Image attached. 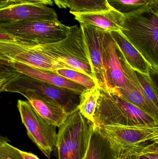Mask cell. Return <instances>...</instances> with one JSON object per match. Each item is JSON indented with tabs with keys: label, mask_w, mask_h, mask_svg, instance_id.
<instances>
[{
	"label": "cell",
	"mask_w": 158,
	"mask_h": 159,
	"mask_svg": "<svg viewBox=\"0 0 158 159\" xmlns=\"http://www.w3.org/2000/svg\"><path fill=\"white\" fill-rule=\"evenodd\" d=\"M121 32L152 68L158 70V5L123 14Z\"/></svg>",
	"instance_id": "cell-1"
},
{
	"label": "cell",
	"mask_w": 158,
	"mask_h": 159,
	"mask_svg": "<svg viewBox=\"0 0 158 159\" xmlns=\"http://www.w3.org/2000/svg\"><path fill=\"white\" fill-rule=\"evenodd\" d=\"M0 65L1 92H33L59 104L68 115L79 109L81 93L32 78L2 62Z\"/></svg>",
	"instance_id": "cell-2"
},
{
	"label": "cell",
	"mask_w": 158,
	"mask_h": 159,
	"mask_svg": "<svg viewBox=\"0 0 158 159\" xmlns=\"http://www.w3.org/2000/svg\"><path fill=\"white\" fill-rule=\"evenodd\" d=\"M95 126H124L156 124L154 118L118 94L100 89V96L94 116Z\"/></svg>",
	"instance_id": "cell-3"
},
{
	"label": "cell",
	"mask_w": 158,
	"mask_h": 159,
	"mask_svg": "<svg viewBox=\"0 0 158 159\" xmlns=\"http://www.w3.org/2000/svg\"><path fill=\"white\" fill-rule=\"evenodd\" d=\"M94 128L79 109L69 114L58 133V159H84Z\"/></svg>",
	"instance_id": "cell-4"
},
{
	"label": "cell",
	"mask_w": 158,
	"mask_h": 159,
	"mask_svg": "<svg viewBox=\"0 0 158 159\" xmlns=\"http://www.w3.org/2000/svg\"><path fill=\"white\" fill-rule=\"evenodd\" d=\"M34 46L73 70L96 79L88 45L80 25L70 26L68 35L62 41Z\"/></svg>",
	"instance_id": "cell-5"
},
{
	"label": "cell",
	"mask_w": 158,
	"mask_h": 159,
	"mask_svg": "<svg viewBox=\"0 0 158 159\" xmlns=\"http://www.w3.org/2000/svg\"><path fill=\"white\" fill-rule=\"evenodd\" d=\"M0 30L15 36V43L40 45L58 43L66 39L70 26L58 20H32L0 23Z\"/></svg>",
	"instance_id": "cell-6"
},
{
	"label": "cell",
	"mask_w": 158,
	"mask_h": 159,
	"mask_svg": "<svg viewBox=\"0 0 158 159\" xmlns=\"http://www.w3.org/2000/svg\"><path fill=\"white\" fill-rule=\"evenodd\" d=\"M98 128L116 149L135 152L158 139V123L133 126L105 125Z\"/></svg>",
	"instance_id": "cell-7"
},
{
	"label": "cell",
	"mask_w": 158,
	"mask_h": 159,
	"mask_svg": "<svg viewBox=\"0 0 158 159\" xmlns=\"http://www.w3.org/2000/svg\"><path fill=\"white\" fill-rule=\"evenodd\" d=\"M17 107L28 136L44 155L50 159L57 147V127L46 121L28 101L19 100Z\"/></svg>",
	"instance_id": "cell-8"
},
{
	"label": "cell",
	"mask_w": 158,
	"mask_h": 159,
	"mask_svg": "<svg viewBox=\"0 0 158 159\" xmlns=\"http://www.w3.org/2000/svg\"><path fill=\"white\" fill-rule=\"evenodd\" d=\"M0 59L52 71L72 69L35 46L19 43L0 42Z\"/></svg>",
	"instance_id": "cell-9"
},
{
	"label": "cell",
	"mask_w": 158,
	"mask_h": 159,
	"mask_svg": "<svg viewBox=\"0 0 158 159\" xmlns=\"http://www.w3.org/2000/svg\"><path fill=\"white\" fill-rule=\"evenodd\" d=\"M103 60L107 92L119 95L127 84V79L118 54V46L109 31H106L103 43Z\"/></svg>",
	"instance_id": "cell-10"
},
{
	"label": "cell",
	"mask_w": 158,
	"mask_h": 159,
	"mask_svg": "<svg viewBox=\"0 0 158 159\" xmlns=\"http://www.w3.org/2000/svg\"><path fill=\"white\" fill-rule=\"evenodd\" d=\"M58 20L53 8L40 4L25 3L0 9V23L32 20Z\"/></svg>",
	"instance_id": "cell-11"
},
{
	"label": "cell",
	"mask_w": 158,
	"mask_h": 159,
	"mask_svg": "<svg viewBox=\"0 0 158 159\" xmlns=\"http://www.w3.org/2000/svg\"><path fill=\"white\" fill-rule=\"evenodd\" d=\"M118 54L127 77L126 86L119 90V95L139 107L158 122V111L150 104L142 89L135 70L130 67L118 47Z\"/></svg>",
	"instance_id": "cell-12"
},
{
	"label": "cell",
	"mask_w": 158,
	"mask_h": 159,
	"mask_svg": "<svg viewBox=\"0 0 158 159\" xmlns=\"http://www.w3.org/2000/svg\"><path fill=\"white\" fill-rule=\"evenodd\" d=\"M88 45L96 79L100 89L107 92L105 71L103 60V43L106 30L88 24H80Z\"/></svg>",
	"instance_id": "cell-13"
},
{
	"label": "cell",
	"mask_w": 158,
	"mask_h": 159,
	"mask_svg": "<svg viewBox=\"0 0 158 159\" xmlns=\"http://www.w3.org/2000/svg\"><path fill=\"white\" fill-rule=\"evenodd\" d=\"M0 62L12 67L17 71L28 75L32 78L59 87L66 88L80 93H82L87 90L84 86L63 77L54 71L37 69L19 62L9 61L1 59Z\"/></svg>",
	"instance_id": "cell-14"
},
{
	"label": "cell",
	"mask_w": 158,
	"mask_h": 159,
	"mask_svg": "<svg viewBox=\"0 0 158 159\" xmlns=\"http://www.w3.org/2000/svg\"><path fill=\"white\" fill-rule=\"evenodd\" d=\"M28 99L33 108L52 125L59 128L66 119L68 114L61 105L33 92L21 93Z\"/></svg>",
	"instance_id": "cell-15"
},
{
	"label": "cell",
	"mask_w": 158,
	"mask_h": 159,
	"mask_svg": "<svg viewBox=\"0 0 158 159\" xmlns=\"http://www.w3.org/2000/svg\"><path fill=\"white\" fill-rule=\"evenodd\" d=\"M80 24H88L101 28L107 31H121L122 30L123 14L110 9L97 13L72 14Z\"/></svg>",
	"instance_id": "cell-16"
},
{
	"label": "cell",
	"mask_w": 158,
	"mask_h": 159,
	"mask_svg": "<svg viewBox=\"0 0 158 159\" xmlns=\"http://www.w3.org/2000/svg\"><path fill=\"white\" fill-rule=\"evenodd\" d=\"M129 65L135 70L149 73L151 67L121 31L109 32Z\"/></svg>",
	"instance_id": "cell-17"
},
{
	"label": "cell",
	"mask_w": 158,
	"mask_h": 159,
	"mask_svg": "<svg viewBox=\"0 0 158 159\" xmlns=\"http://www.w3.org/2000/svg\"><path fill=\"white\" fill-rule=\"evenodd\" d=\"M114 150L109 140L94 126L84 159H113Z\"/></svg>",
	"instance_id": "cell-18"
},
{
	"label": "cell",
	"mask_w": 158,
	"mask_h": 159,
	"mask_svg": "<svg viewBox=\"0 0 158 159\" xmlns=\"http://www.w3.org/2000/svg\"><path fill=\"white\" fill-rule=\"evenodd\" d=\"M70 13H97L112 9L107 0H69Z\"/></svg>",
	"instance_id": "cell-19"
},
{
	"label": "cell",
	"mask_w": 158,
	"mask_h": 159,
	"mask_svg": "<svg viewBox=\"0 0 158 159\" xmlns=\"http://www.w3.org/2000/svg\"><path fill=\"white\" fill-rule=\"evenodd\" d=\"M100 87L86 90L81 95L79 109L83 116L94 123V116L100 96Z\"/></svg>",
	"instance_id": "cell-20"
},
{
	"label": "cell",
	"mask_w": 158,
	"mask_h": 159,
	"mask_svg": "<svg viewBox=\"0 0 158 159\" xmlns=\"http://www.w3.org/2000/svg\"><path fill=\"white\" fill-rule=\"evenodd\" d=\"M110 6L122 14L136 11L146 6L158 5L156 0H107Z\"/></svg>",
	"instance_id": "cell-21"
},
{
	"label": "cell",
	"mask_w": 158,
	"mask_h": 159,
	"mask_svg": "<svg viewBox=\"0 0 158 159\" xmlns=\"http://www.w3.org/2000/svg\"><path fill=\"white\" fill-rule=\"evenodd\" d=\"M54 72L63 77L84 86L88 90L95 87H100L96 79L76 70L70 69H60L56 70Z\"/></svg>",
	"instance_id": "cell-22"
},
{
	"label": "cell",
	"mask_w": 158,
	"mask_h": 159,
	"mask_svg": "<svg viewBox=\"0 0 158 159\" xmlns=\"http://www.w3.org/2000/svg\"><path fill=\"white\" fill-rule=\"evenodd\" d=\"M142 89L150 104L158 111V95L149 73L146 74L135 70Z\"/></svg>",
	"instance_id": "cell-23"
},
{
	"label": "cell",
	"mask_w": 158,
	"mask_h": 159,
	"mask_svg": "<svg viewBox=\"0 0 158 159\" xmlns=\"http://www.w3.org/2000/svg\"><path fill=\"white\" fill-rule=\"evenodd\" d=\"M0 159H25L21 150L8 143L7 139L0 138Z\"/></svg>",
	"instance_id": "cell-24"
},
{
	"label": "cell",
	"mask_w": 158,
	"mask_h": 159,
	"mask_svg": "<svg viewBox=\"0 0 158 159\" xmlns=\"http://www.w3.org/2000/svg\"><path fill=\"white\" fill-rule=\"evenodd\" d=\"M113 148V147H112ZM113 159H139L140 155L134 151L113 148Z\"/></svg>",
	"instance_id": "cell-25"
},
{
	"label": "cell",
	"mask_w": 158,
	"mask_h": 159,
	"mask_svg": "<svg viewBox=\"0 0 158 159\" xmlns=\"http://www.w3.org/2000/svg\"><path fill=\"white\" fill-rule=\"evenodd\" d=\"M17 41L15 36L5 32L3 31L0 30V42L3 43H16Z\"/></svg>",
	"instance_id": "cell-26"
},
{
	"label": "cell",
	"mask_w": 158,
	"mask_h": 159,
	"mask_svg": "<svg viewBox=\"0 0 158 159\" xmlns=\"http://www.w3.org/2000/svg\"><path fill=\"white\" fill-rule=\"evenodd\" d=\"M19 1L20 4H40L50 6L53 5V2L52 0H19Z\"/></svg>",
	"instance_id": "cell-27"
},
{
	"label": "cell",
	"mask_w": 158,
	"mask_h": 159,
	"mask_svg": "<svg viewBox=\"0 0 158 159\" xmlns=\"http://www.w3.org/2000/svg\"><path fill=\"white\" fill-rule=\"evenodd\" d=\"M20 4L19 0H0V9Z\"/></svg>",
	"instance_id": "cell-28"
},
{
	"label": "cell",
	"mask_w": 158,
	"mask_h": 159,
	"mask_svg": "<svg viewBox=\"0 0 158 159\" xmlns=\"http://www.w3.org/2000/svg\"><path fill=\"white\" fill-rule=\"evenodd\" d=\"M149 74L154 83V86L156 88L158 95V70L151 67L149 71Z\"/></svg>",
	"instance_id": "cell-29"
},
{
	"label": "cell",
	"mask_w": 158,
	"mask_h": 159,
	"mask_svg": "<svg viewBox=\"0 0 158 159\" xmlns=\"http://www.w3.org/2000/svg\"><path fill=\"white\" fill-rule=\"evenodd\" d=\"M158 153V148H156L144 147L138 151L139 155L146 154V153Z\"/></svg>",
	"instance_id": "cell-30"
},
{
	"label": "cell",
	"mask_w": 158,
	"mask_h": 159,
	"mask_svg": "<svg viewBox=\"0 0 158 159\" xmlns=\"http://www.w3.org/2000/svg\"><path fill=\"white\" fill-rule=\"evenodd\" d=\"M58 7L61 8L69 7V0H53Z\"/></svg>",
	"instance_id": "cell-31"
},
{
	"label": "cell",
	"mask_w": 158,
	"mask_h": 159,
	"mask_svg": "<svg viewBox=\"0 0 158 159\" xmlns=\"http://www.w3.org/2000/svg\"><path fill=\"white\" fill-rule=\"evenodd\" d=\"M21 154L25 159H40L37 156L32 153L21 151Z\"/></svg>",
	"instance_id": "cell-32"
},
{
	"label": "cell",
	"mask_w": 158,
	"mask_h": 159,
	"mask_svg": "<svg viewBox=\"0 0 158 159\" xmlns=\"http://www.w3.org/2000/svg\"><path fill=\"white\" fill-rule=\"evenodd\" d=\"M139 159H158V158L148 154H144L140 155Z\"/></svg>",
	"instance_id": "cell-33"
},
{
	"label": "cell",
	"mask_w": 158,
	"mask_h": 159,
	"mask_svg": "<svg viewBox=\"0 0 158 159\" xmlns=\"http://www.w3.org/2000/svg\"><path fill=\"white\" fill-rule=\"evenodd\" d=\"M146 154H148L151 156H153V157H156L158 158V153H146Z\"/></svg>",
	"instance_id": "cell-34"
},
{
	"label": "cell",
	"mask_w": 158,
	"mask_h": 159,
	"mask_svg": "<svg viewBox=\"0 0 158 159\" xmlns=\"http://www.w3.org/2000/svg\"><path fill=\"white\" fill-rule=\"evenodd\" d=\"M157 1V2H158V0H156Z\"/></svg>",
	"instance_id": "cell-35"
}]
</instances>
